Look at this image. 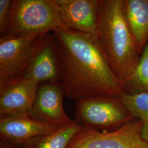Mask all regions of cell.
Instances as JSON below:
<instances>
[{
	"label": "cell",
	"mask_w": 148,
	"mask_h": 148,
	"mask_svg": "<svg viewBox=\"0 0 148 148\" xmlns=\"http://www.w3.org/2000/svg\"><path fill=\"white\" fill-rule=\"evenodd\" d=\"M66 29L56 0H12L4 36L35 40Z\"/></svg>",
	"instance_id": "obj_3"
},
{
	"label": "cell",
	"mask_w": 148,
	"mask_h": 148,
	"mask_svg": "<svg viewBox=\"0 0 148 148\" xmlns=\"http://www.w3.org/2000/svg\"><path fill=\"white\" fill-rule=\"evenodd\" d=\"M124 12L140 54L148 42V0H123Z\"/></svg>",
	"instance_id": "obj_12"
},
{
	"label": "cell",
	"mask_w": 148,
	"mask_h": 148,
	"mask_svg": "<svg viewBox=\"0 0 148 148\" xmlns=\"http://www.w3.org/2000/svg\"><path fill=\"white\" fill-rule=\"evenodd\" d=\"M21 148V147H17V148Z\"/></svg>",
	"instance_id": "obj_18"
},
{
	"label": "cell",
	"mask_w": 148,
	"mask_h": 148,
	"mask_svg": "<svg viewBox=\"0 0 148 148\" xmlns=\"http://www.w3.org/2000/svg\"><path fill=\"white\" fill-rule=\"evenodd\" d=\"M61 19L68 29L97 37L99 0H56Z\"/></svg>",
	"instance_id": "obj_10"
},
{
	"label": "cell",
	"mask_w": 148,
	"mask_h": 148,
	"mask_svg": "<svg viewBox=\"0 0 148 148\" xmlns=\"http://www.w3.org/2000/svg\"><path fill=\"white\" fill-rule=\"evenodd\" d=\"M127 94L148 93V42L141 54L139 62L132 75L123 83Z\"/></svg>",
	"instance_id": "obj_15"
},
{
	"label": "cell",
	"mask_w": 148,
	"mask_h": 148,
	"mask_svg": "<svg viewBox=\"0 0 148 148\" xmlns=\"http://www.w3.org/2000/svg\"><path fill=\"white\" fill-rule=\"evenodd\" d=\"M75 120L84 128L110 132L134 118L120 98L95 96L76 101Z\"/></svg>",
	"instance_id": "obj_4"
},
{
	"label": "cell",
	"mask_w": 148,
	"mask_h": 148,
	"mask_svg": "<svg viewBox=\"0 0 148 148\" xmlns=\"http://www.w3.org/2000/svg\"><path fill=\"white\" fill-rule=\"evenodd\" d=\"M23 78L38 84L60 81L58 60L52 34L38 38Z\"/></svg>",
	"instance_id": "obj_9"
},
{
	"label": "cell",
	"mask_w": 148,
	"mask_h": 148,
	"mask_svg": "<svg viewBox=\"0 0 148 148\" xmlns=\"http://www.w3.org/2000/svg\"><path fill=\"white\" fill-rule=\"evenodd\" d=\"M120 99L132 116L142 122V136L148 142V93L132 95L124 93Z\"/></svg>",
	"instance_id": "obj_14"
},
{
	"label": "cell",
	"mask_w": 148,
	"mask_h": 148,
	"mask_svg": "<svg viewBox=\"0 0 148 148\" xmlns=\"http://www.w3.org/2000/svg\"><path fill=\"white\" fill-rule=\"evenodd\" d=\"M38 85L34 80L21 78L0 87V117L29 113Z\"/></svg>",
	"instance_id": "obj_11"
},
{
	"label": "cell",
	"mask_w": 148,
	"mask_h": 148,
	"mask_svg": "<svg viewBox=\"0 0 148 148\" xmlns=\"http://www.w3.org/2000/svg\"><path fill=\"white\" fill-rule=\"evenodd\" d=\"M12 0H0V35H5L9 21Z\"/></svg>",
	"instance_id": "obj_16"
},
{
	"label": "cell",
	"mask_w": 148,
	"mask_h": 148,
	"mask_svg": "<svg viewBox=\"0 0 148 148\" xmlns=\"http://www.w3.org/2000/svg\"><path fill=\"white\" fill-rule=\"evenodd\" d=\"M143 124L134 118L116 130L99 132L83 127L68 148H148L142 136Z\"/></svg>",
	"instance_id": "obj_5"
},
{
	"label": "cell",
	"mask_w": 148,
	"mask_h": 148,
	"mask_svg": "<svg viewBox=\"0 0 148 148\" xmlns=\"http://www.w3.org/2000/svg\"><path fill=\"white\" fill-rule=\"evenodd\" d=\"M11 143L5 139L1 138L0 139V148H16Z\"/></svg>",
	"instance_id": "obj_17"
},
{
	"label": "cell",
	"mask_w": 148,
	"mask_h": 148,
	"mask_svg": "<svg viewBox=\"0 0 148 148\" xmlns=\"http://www.w3.org/2000/svg\"><path fill=\"white\" fill-rule=\"evenodd\" d=\"M97 38L114 73L123 85L136 69L141 54L128 25L123 0H99Z\"/></svg>",
	"instance_id": "obj_2"
},
{
	"label": "cell",
	"mask_w": 148,
	"mask_h": 148,
	"mask_svg": "<svg viewBox=\"0 0 148 148\" xmlns=\"http://www.w3.org/2000/svg\"><path fill=\"white\" fill-rule=\"evenodd\" d=\"M59 128L38 120L29 113L0 117V137L16 147L51 134Z\"/></svg>",
	"instance_id": "obj_8"
},
{
	"label": "cell",
	"mask_w": 148,
	"mask_h": 148,
	"mask_svg": "<svg viewBox=\"0 0 148 148\" xmlns=\"http://www.w3.org/2000/svg\"><path fill=\"white\" fill-rule=\"evenodd\" d=\"M38 40L5 35L0 38V87L21 79Z\"/></svg>",
	"instance_id": "obj_6"
},
{
	"label": "cell",
	"mask_w": 148,
	"mask_h": 148,
	"mask_svg": "<svg viewBox=\"0 0 148 148\" xmlns=\"http://www.w3.org/2000/svg\"><path fill=\"white\" fill-rule=\"evenodd\" d=\"M63 86L60 81L39 84L29 114L35 119L58 127L65 126L73 120L64 110Z\"/></svg>",
	"instance_id": "obj_7"
},
{
	"label": "cell",
	"mask_w": 148,
	"mask_h": 148,
	"mask_svg": "<svg viewBox=\"0 0 148 148\" xmlns=\"http://www.w3.org/2000/svg\"><path fill=\"white\" fill-rule=\"evenodd\" d=\"M52 34L66 97L76 101L95 96L120 98L125 93L97 36L71 29Z\"/></svg>",
	"instance_id": "obj_1"
},
{
	"label": "cell",
	"mask_w": 148,
	"mask_h": 148,
	"mask_svg": "<svg viewBox=\"0 0 148 148\" xmlns=\"http://www.w3.org/2000/svg\"><path fill=\"white\" fill-rule=\"evenodd\" d=\"M82 127L74 119L69 125L51 134L34 139L21 148H68L72 139Z\"/></svg>",
	"instance_id": "obj_13"
}]
</instances>
